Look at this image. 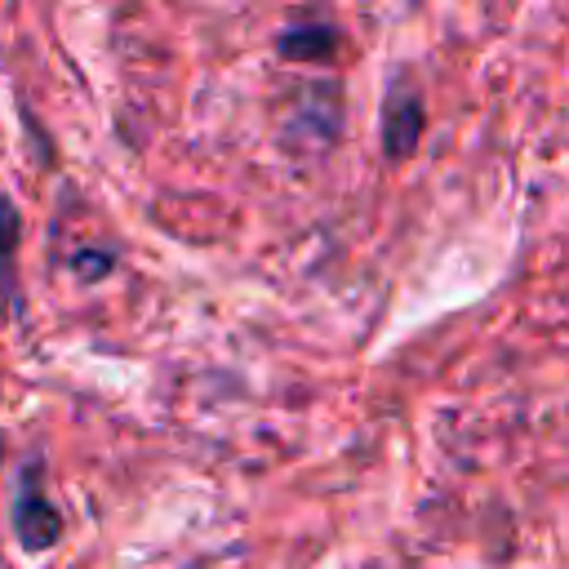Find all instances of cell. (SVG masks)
<instances>
[{
	"mask_svg": "<svg viewBox=\"0 0 569 569\" xmlns=\"http://www.w3.org/2000/svg\"><path fill=\"white\" fill-rule=\"evenodd\" d=\"M9 529H13L18 547L31 551V556H44V551H53L62 542L67 520H62L58 502L44 489V458L40 453H27L18 462L13 498H9Z\"/></svg>",
	"mask_w": 569,
	"mask_h": 569,
	"instance_id": "obj_1",
	"label": "cell"
},
{
	"mask_svg": "<svg viewBox=\"0 0 569 569\" xmlns=\"http://www.w3.org/2000/svg\"><path fill=\"white\" fill-rule=\"evenodd\" d=\"M18 236L22 218L9 191H0V316L18 311Z\"/></svg>",
	"mask_w": 569,
	"mask_h": 569,
	"instance_id": "obj_4",
	"label": "cell"
},
{
	"mask_svg": "<svg viewBox=\"0 0 569 569\" xmlns=\"http://www.w3.org/2000/svg\"><path fill=\"white\" fill-rule=\"evenodd\" d=\"M427 129V102L409 76H396L382 93L378 111V133H382V156L387 160H409L418 151V138Z\"/></svg>",
	"mask_w": 569,
	"mask_h": 569,
	"instance_id": "obj_2",
	"label": "cell"
},
{
	"mask_svg": "<svg viewBox=\"0 0 569 569\" xmlns=\"http://www.w3.org/2000/svg\"><path fill=\"white\" fill-rule=\"evenodd\" d=\"M338 44H342V31L333 22H320V18H307V22H289L280 27L276 36V53L289 58V62H333L338 58Z\"/></svg>",
	"mask_w": 569,
	"mask_h": 569,
	"instance_id": "obj_3",
	"label": "cell"
},
{
	"mask_svg": "<svg viewBox=\"0 0 569 569\" xmlns=\"http://www.w3.org/2000/svg\"><path fill=\"white\" fill-rule=\"evenodd\" d=\"M71 267H76L84 280H98V276H107V271H111V253H98V249H93V253H76V262H71Z\"/></svg>",
	"mask_w": 569,
	"mask_h": 569,
	"instance_id": "obj_5",
	"label": "cell"
},
{
	"mask_svg": "<svg viewBox=\"0 0 569 569\" xmlns=\"http://www.w3.org/2000/svg\"><path fill=\"white\" fill-rule=\"evenodd\" d=\"M0 453H4V440H0Z\"/></svg>",
	"mask_w": 569,
	"mask_h": 569,
	"instance_id": "obj_6",
	"label": "cell"
}]
</instances>
